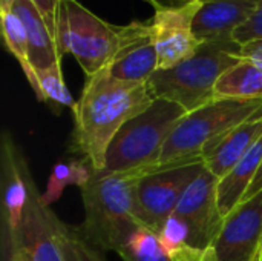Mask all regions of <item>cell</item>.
I'll use <instances>...</instances> for the list:
<instances>
[{
    "mask_svg": "<svg viewBox=\"0 0 262 261\" xmlns=\"http://www.w3.org/2000/svg\"><path fill=\"white\" fill-rule=\"evenodd\" d=\"M154 100L147 83L118 80L106 68L88 77L72 109L71 151L88 160L95 171L104 169L106 151L117 132Z\"/></svg>",
    "mask_w": 262,
    "mask_h": 261,
    "instance_id": "cell-1",
    "label": "cell"
},
{
    "mask_svg": "<svg viewBox=\"0 0 262 261\" xmlns=\"http://www.w3.org/2000/svg\"><path fill=\"white\" fill-rule=\"evenodd\" d=\"M262 191L243 200L223 222L213 242L218 261H261Z\"/></svg>",
    "mask_w": 262,
    "mask_h": 261,
    "instance_id": "cell-11",
    "label": "cell"
},
{
    "mask_svg": "<svg viewBox=\"0 0 262 261\" xmlns=\"http://www.w3.org/2000/svg\"><path fill=\"white\" fill-rule=\"evenodd\" d=\"M232 38L239 46L247 45L250 42L262 40V2L259 8L255 11V14L232 34Z\"/></svg>",
    "mask_w": 262,
    "mask_h": 261,
    "instance_id": "cell-25",
    "label": "cell"
},
{
    "mask_svg": "<svg viewBox=\"0 0 262 261\" xmlns=\"http://www.w3.org/2000/svg\"><path fill=\"white\" fill-rule=\"evenodd\" d=\"M258 115H262V98L213 100L193 112H187L167 138L158 169L203 160L201 154L207 145Z\"/></svg>",
    "mask_w": 262,
    "mask_h": 261,
    "instance_id": "cell-5",
    "label": "cell"
},
{
    "mask_svg": "<svg viewBox=\"0 0 262 261\" xmlns=\"http://www.w3.org/2000/svg\"><path fill=\"white\" fill-rule=\"evenodd\" d=\"M3 165V198H2V222H3V249H6L15 238L29 202L31 174L25 158L17 151L9 135L3 137L2 146Z\"/></svg>",
    "mask_w": 262,
    "mask_h": 261,
    "instance_id": "cell-13",
    "label": "cell"
},
{
    "mask_svg": "<svg viewBox=\"0 0 262 261\" xmlns=\"http://www.w3.org/2000/svg\"><path fill=\"white\" fill-rule=\"evenodd\" d=\"M11 261H17V260H11Z\"/></svg>",
    "mask_w": 262,
    "mask_h": 261,
    "instance_id": "cell-33",
    "label": "cell"
},
{
    "mask_svg": "<svg viewBox=\"0 0 262 261\" xmlns=\"http://www.w3.org/2000/svg\"><path fill=\"white\" fill-rule=\"evenodd\" d=\"M55 38L60 52L71 54L86 77L95 75L112 62L120 42L118 25H112L78 0H63Z\"/></svg>",
    "mask_w": 262,
    "mask_h": 261,
    "instance_id": "cell-6",
    "label": "cell"
},
{
    "mask_svg": "<svg viewBox=\"0 0 262 261\" xmlns=\"http://www.w3.org/2000/svg\"><path fill=\"white\" fill-rule=\"evenodd\" d=\"M37 78V89L35 97L40 102H48L52 106H68L71 109L75 108V103L66 83L63 78L61 65H55L46 69L35 71Z\"/></svg>",
    "mask_w": 262,
    "mask_h": 261,
    "instance_id": "cell-23",
    "label": "cell"
},
{
    "mask_svg": "<svg viewBox=\"0 0 262 261\" xmlns=\"http://www.w3.org/2000/svg\"><path fill=\"white\" fill-rule=\"evenodd\" d=\"M261 191H262V165H261V168H259V171H258V174H256V177H255V180H253V183H252V186L249 188L247 194L244 195V200L252 198L253 195H256V194H258V192H261Z\"/></svg>",
    "mask_w": 262,
    "mask_h": 261,
    "instance_id": "cell-29",
    "label": "cell"
},
{
    "mask_svg": "<svg viewBox=\"0 0 262 261\" xmlns=\"http://www.w3.org/2000/svg\"><path fill=\"white\" fill-rule=\"evenodd\" d=\"M123 261H172L164 251L158 234L140 226L117 251Z\"/></svg>",
    "mask_w": 262,
    "mask_h": 261,
    "instance_id": "cell-21",
    "label": "cell"
},
{
    "mask_svg": "<svg viewBox=\"0 0 262 261\" xmlns=\"http://www.w3.org/2000/svg\"><path fill=\"white\" fill-rule=\"evenodd\" d=\"M92 172H94L92 165L84 158L72 160L68 163L58 162L49 174L46 191L41 194V203L49 208L61 197L63 191L71 185L83 188L89 182Z\"/></svg>",
    "mask_w": 262,
    "mask_h": 261,
    "instance_id": "cell-20",
    "label": "cell"
},
{
    "mask_svg": "<svg viewBox=\"0 0 262 261\" xmlns=\"http://www.w3.org/2000/svg\"><path fill=\"white\" fill-rule=\"evenodd\" d=\"M239 57L262 66V40L250 42L239 48Z\"/></svg>",
    "mask_w": 262,
    "mask_h": 261,
    "instance_id": "cell-28",
    "label": "cell"
},
{
    "mask_svg": "<svg viewBox=\"0 0 262 261\" xmlns=\"http://www.w3.org/2000/svg\"><path fill=\"white\" fill-rule=\"evenodd\" d=\"M259 257H261V261H262V245H261V255H259Z\"/></svg>",
    "mask_w": 262,
    "mask_h": 261,
    "instance_id": "cell-32",
    "label": "cell"
},
{
    "mask_svg": "<svg viewBox=\"0 0 262 261\" xmlns=\"http://www.w3.org/2000/svg\"><path fill=\"white\" fill-rule=\"evenodd\" d=\"M239 45L230 38L201 42L195 55L170 68L158 69L147 82L154 98H164L193 112L213 102L218 78L239 57Z\"/></svg>",
    "mask_w": 262,
    "mask_h": 261,
    "instance_id": "cell-3",
    "label": "cell"
},
{
    "mask_svg": "<svg viewBox=\"0 0 262 261\" xmlns=\"http://www.w3.org/2000/svg\"><path fill=\"white\" fill-rule=\"evenodd\" d=\"M187 111L175 102L155 98L152 105L121 126L111 142L106 172H124L141 168H157L164 145Z\"/></svg>",
    "mask_w": 262,
    "mask_h": 261,
    "instance_id": "cell-4",
    "label": "cell"
},
{
    "mask_svg": "<svg viewBox=\"0 0 262 261\" xmlns=\"http://www.w3.org/2000/svg\"><path fill=\"white\" fill-rule=\"evenodd\" d=\"M262 0H206L195 20L193 32L200 42L230 38L259 8Z\"/></svg>",
    "mask_w": 262,
    "mask_h": 261,
    "instance_id": "cell-14",
    "label": "cell"
},
{
    "mask_svg": "<svg viewBox=\"0 0 262 261\" xmlns=\"http://www.w3.org/2000/svg\"><path fill=\"white\" fill-rule=\"evenodd\" d=\"M147 3H154V2H190V0H146ZM206 2V0H201Z\"/></svg>",
    "mask_w": 262,
    "mask_h": 261,
    "instance_id": "cell-31",
    "label": "cell"
},
{
    "mask_svg": "<svg viewBox=\"0 0 262 261\" xmlns=\"http://www.w3.org/2000/svg\"><path fill=\"white\" fill-rule=\"evenodd\" d=\"M14 12L25 25L29 40V58L34 72L37 69H46L55 65H61L63 54L58 49L57 40L34 3L31 0H17Z\"/></svg>",
    "mask_w": 262,
    "mask_h": 261,
    "instance_id": "cell-16",
    "label": "cell"
},
{
    "mask_svg": "<svg viewBox=\"0 0 262 261\" xmlns=\"http://www.w3.org/2000/svg\"><path fill=\"white\" fill-rule=\"evenodd\" d=\"M152 171L157 168L124 172L94 169L89 182L80 188L84 222L78 229L88 243L101 252H117L141 226L135 215V189L140 180Z\"/></svg>",
    "mask_w": 262,
    "mask_h": 261,
    "instance_id": "cell-2",
    "label": "cell"
},
{
    "mask_svg": "<svg viewBox=\"0 0 262 261\" xmlns=\"http://www.w3.org/2000/svg\"><path fill=\"white\" fill-rule=\"evenodd\" d=\"M17 0H0V12H11L14 11Z\"/></svg>",
    "mask_w": 262,
    "mask_h": 261,
    "instance_id": "cell-30",
    "label": "cell"
},
{
    "mask_svg": "<svg viewBox=\"0 0 262 261\" xmlns=\"http://www.w3.org/2000/svg\"><path fill=\"white\" fill-rule=\"evenodd\" d=\"M262 138V115H258L203 149L204 166L220 180Z\"/></svg>",
    "mask_w": 262,
    "mask_h": 261,
    "instance_id": "cell-15",
    "label": "cell"
},
{
    "mask_svg": "<svg viewBox=\"0 0 262 261\" xmlns=\"http://www.w3.org/2000/svg\"><path fill=\"white\" fill-rule=\"evenodd\" d=\"M0 23H2L3 43L8 52L18 62L31 88L35 91L37 78L29 58V40L23 22L14 11H11V12H0Z\"/></svg>",
    "mask_w": 262,
    "mask_h": 261,
    "instance_id": "cell-19",
    "label": "cell"
},
{
    "mask_svg": "<svg viewBox=\"0 0 262 261\" xmlns=\"http://www.w3.org/2000/svg\"><path fill=\"white\" fill-rule=\"evenodd\" d=\"M150 5L158 69H170L195 55L201 45L193 32V20L203 2H154Z\"/></svg>",
    "mask_w": 262,
    "mask_h": 261,
    "instance_id": "cell-8",
    "label": "cell"
},
{
    "mask_svg": "<svg viewBox=\"0 0 262 261\" xmlns=\"http://www.w3.org/2000/svg\"><path fill=\"white\" fill-rule=\"evenodd\" d=\"M253 100L262 98V66L241 58L216 82L213 100Z\"/></svg>",
    "mask_w": 262,
    "mask_h": 261,
    "instance_id": "cell-18",
    "label": "cell"
},
{
    "mask_svg": "<svg viewBox=\"0 0 262 261\" xmlns=\"http://www.w3.org/2000/svg\"><path fill=\"white\" fill-rule=\"evenodd\" d=\"M189 237H190V232H189L187 223L175 214H172L166 220V223L158 232V238L164 251L169 254V257L181 251L183 248L189 246Z\"/></svg>",
    "mask_w": 262,
    "mask_h": 261,
    "instance_id": "cell-24",
    "label": "cell"
},
{
    "mask_svg": "<svg viewBox=\"0 0 262 261\" xmlns=\"http://www.w3.org/2000/svg\"><path fill=\"white\" fill-rule=\"evenodd\" d=\"M262 165V138L218 182V206L226 218L243 200Z\"/></svg>",
    "mask_w": 262,
    "mask_h": 261,
    "instance_id": "cell-17",
    "label": "cell"
},
{
    "mask_svg": "<svg viewBox=\"0 0 262 261\" xmlns=\"http://www.w3.org/2000/svg\"><path fill=\"white\" fill-rule=\"evenodd\" d=\"M31 2L40 11V14L43 15V18L46 20L49 29L52 31V34L55 37L57 18H58V12H60V6H61L63 0H31Z\"/></svg>",
    "mask_w": 262,
    "mask_h": 261,
    "instance_id": "cell-27",
    "label": "cell"
},
{
    "mask_svg": "<svg viewBox=\"0 0 262 261\" xmlns=\"http://www.w3.org/2000/svg\"><path fill=\"white\" fill-rule=\"evenodd\" d=\"M204 168L203 160H193L144 175L135 189V215L141 226L158 234L175 212L184 191Z\"/></svg>",
    "mask_w": 262,
    "mask_h": 261,
    "instance_id": "cell-7",
    "label": "cell"
},
{
    "mask_svg": "<svg viewBox=\"0 0 262 261\" xmlns=\"http://www.w3.org/2000/svg\"><path fill=\"white\" fill-rule=\"evenodd\" d=\"M172 261H218L216 252L213 246H209L206 249H198L192 246H186L181 251L170 255Z\"/></svg>",
    "mask_w": 262,
    "mask_h": 261,
    "instance_id": "cell-26",
    "label": "cell"
},
{
    "mask_svg": "<svg viewBox=\"0 0 262 261\" xmlns=\"http://www.w3.org/2000/svg\"><path fill=\"white\" fill-rule=\"evenodd\" d=\"M54 226L63 261H107L100 249L94 248L91 243L86 242L78 228L63 223L55 214Z\"/></svg>",
    "mask_w": 262,
    "mask_h": 261,
    "instance_id": "cell-22",
    "label": "cell"
},
{
    "mask_svg": "<svg viewBox=\"0 0 262 261\" xmlns=\"http://www.w3.org/2000/svg\"><path fill=\"white\" fill-rule=\"evenodd\" d=\"M29 189L21 226L11 245L3 249L5 261H63L54 226V212L41 203V194L32 178Z\"/></svg>",
    "mask_w": 262,
    "mask_h": 261,
    "instance_id": "cell-9",
    "label": "cell"
},
{
    "mask_svg": "<svg viewBox=\"0 0 262 261\" xmlns=\"http://www.w3.org/2000/svg\"><path fill=\"white\" fill-rule=\"evenodd\" d=\"M118 49L106 68L118 80L147 83L158 71V54L150 22L134 20L118 26Z\"/></svg>",
    "mask_w": 262,
    "mask_h": 261,
    "instance_id": "cell-12",
    "label": "cell"
},
{
    "mask_svg": "<svg viewBox=\"0 0 262 261\" xmlns=\"http://www.w3.org/2000/svg\"><path fill=\"white\" fill-rule=\"evenodd\" d=\"M218 182L207 168L189 185L181 195L175 215L189 226V246L206 249L213 245L221 231L224 217L218 206Z\"/></svg>",
    "mask_w": 262,
    "mask_h": 261,
    "instance_id": "cell-10",
    "label": "cell"
}]
</instances>
